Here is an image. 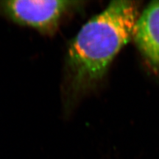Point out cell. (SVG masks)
<instances>
[{
  "mask_svg": "<svg viewBox=\"0 0 159 159\" xmlns=\"http://www.w3.org/2000/svg\"><path fill=\"white\" fill-rule=\"evenodd\" d=\"M139 15L136 2L114 1L81 27L66 57L71 90H83L102 78L120 49L133 39Z\"/></svg>",
  "mask_w": 159,
  "mask_h": 159,
  "instance_id": "1",
  "label": "cell"
},
{
  "mask_svg": "<svg viewBox=\"0 0 159 159\" xmlns=\"http://www.w3.org/2000/svg\"><path fill=\"white\" fill-rule=\"evenodd\" d=\"M79 2L65 0H11L0 2V12L17 25L52 35Z\"/></svg>",
  "mask_w": 159,
  "mask_h": 159,
  "instance_id": "2",
  "label": "cell"
},
{
  "mask_svg": "<svg viewBox=\"0 0 159 159\" xmlns=\"http://www.w3.org/2000/svg\"><path fill=\"white\" fill-rule=\"evenodd\" d=\"M133 39L148 62L159 69V1L150 2L139 15Z\"/></svg>",
  "mask_w": 159,
  "mask_h": 159,
  "instance_id": "3",
  "label": "cell"
}]
</instances>
